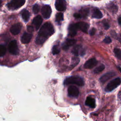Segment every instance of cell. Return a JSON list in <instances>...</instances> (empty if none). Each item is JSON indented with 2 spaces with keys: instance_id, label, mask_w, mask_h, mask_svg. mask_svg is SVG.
Masks as SVG:
<instances>
[{
  "instance_id": "obj_9",
  "label": "cell",
  "mask_w": 121,
  "mask_h": 121,
  "mask_svg": "<svg viewBox=\"0 0 121 121\" xmlns=\"http://www.w3.org/2000/svg\"><path fill=\"white\" fill-rule=\"evenodd\" d=\"M97 64V61L95 58H91L87 60L84 65V67L86 69H91L94 67Z\"/></svg>"
},
{
  "instance_id": "obj_13",
  "label": "cell",
  "mask_w": 121,
  "mask_h": 121,
  "mask_svg": "<svg viewBox=\"0 0 121 121\" xmlns=\"http://www.w3.org/2000/svg\"><path fill=\"white\" fill-rule=\"evenodd\" d=\"M76 43V40L75 39H67L65 43L62 44V49L64 50L67 51L69 49V47L73 45Z\"/></svg>"
},
{
  "instance_id": "obj_25",
  "label": "cell",
  "mask_w": 121,
  "mask_h": 121,
  "mask_svg": "<svg viewBox=\"0 0 121 121\" xmlns=\"http://www.w3.org/2000/svg\"><path fill=\"white\" fill-rule=\"evenodd\" d=\"M89 13V9H84L81 10V15L82 17H85L87 16Z\"/></svg>"
},
{
  "instance_id": "obj_20",
  "label": "cell",
  "mask_w": 121,
  "mask_h": 121,
  "mask_svg": "<svg viewBox=\"0 0 121 121\" xmlns=\"http://www.w3.org/2000/svg\"><path fill=\"white\" fill-rule=\"evenodd\" d=\"M108 9L111 12L113 13H116L118 11L117 6L113 3H111L108 5Z\"/></svg>"
},
{
  "instance_id": "obj_26",
  "label": "cell",
  "mask_w": 121,
  "mask_h": 121,
  "mask_svg": "<svg viewBox=\"0 0 121 121\" xmlns=\"http://www.w3.org/2000/svg\"><path fill=\"white\" fill-rule=\"evenodd\" d=\"M6 52V48L5 46L3 45H0V56L2 57L4 56Z\"/></svg>"
},
{
  "instance_id": "obj_5",
  "label": "cell",
  "mask_w": 121,
  "mask_h": 121,
  "mask_svg": "<svg viewBox=\"0 0 121 121\" xmlns=\"http://www.w3.org/2000/svg\"><path fill=\"white\" fill-rule=\"evenodd\" d=\"M8 49L10 53L13 55H17L18 53V49L16 40L11 41L9 44Z\"/></svg>"
},
{
  "instance_id": "obj_8",
  "label": "cell",
  "mask_w": 121,
  "mask_h": 121,
  "mask_svg": "<svg viewBox=\"0 0 121 121\" xmlns=\"http://www.w3.org/2000/svg\"><path fill=\"white\" fill-rule=\"evenodd\" d=\"M55 6L58 11H63L66 9V3L65 0H56Z\"/></svg>"
},
{
  "instance_id": "obj_19",
  "label": "cell",
  "mask_w": 121,
  "mask_h": 121,
  "mask_svg": "<svg viewBox=\"0 0 121 121\" xmlns=\"http://www.w3.org/2000/svg\"><path fill=\"white\" fill-rule=\"evenodd\" d=\"M22 17L25 22H27L30 17V13L27 10L25 9L22 13Z\"/></svg>"
},
{
  "instance_id": "obj_30",
  "label": "cell",
  "mask_w": 121,
  "mask_h": 121,
  "mask_svg": "<svg viewBox=\"0 0 121 121\" xmlns=\"http://www.w3.org/2000/svg\"><path fill=\"white\" fill-rule=\"evenodd\" d=\"M103 41L106 43H111L112 40L109 37H106L104 39Z\"/></svg>"
},
{
  "instance_id": "obj_34",
  "label": "cell",
  "mask_w": 121,
  "mask_h": 121,
  "mask_svg": "<svg viewBox=\"0 0 121 121\" xmlns=\"http://www.w3.org/2000/svg\"><path fill=\"white\" fill-rule=\"evenodd\" d=\"M104 27L105 29H106V30L108 29L109 28V27H110L109 24H108L107 23H106V22H105V23H104Z\"/></svg>"
},
{
  "instance_id": "obj_21",
  "label": "cell",
  "mask_w": 121,
  "mask_h": 121,
  "mask_svg": "<svg viewBox=\"0 0 121 121\" xmlns=\"http://www.w3.org/2000/svg\"><path fill=\"white\" fill-rule=\"evenodd\" d=\"M81 48V46L80 45H76L73 47L72 49L71 52L75 56H78L79 54V51L80 50Z\"/></svg>"
},
{
  "instance_id": "obj_12",
  "label": "cell",
  "mask_w": 121,
  "mask_h": 121,
  "mask_svg": "<svg viewBox=\"0 0 121 121\" xmlns=\"http://www.w3.org/2000/svg\"><path fill=\"white\" fill-rule=\"evenodd\" d=\"M116 75L115 72H109L108 73H105V74L103 75L100 78V81L102 83H104L106 82L107 80L114 77Z\"/></svg>"
},
{
  "instance_id": "obj_2",
  "label": "cell",
  "mask_w": 121,
  "mask_h": 121,
  "mask_svg": "<svg viewBox=\"0 0 121 121\" xmlns=\"http://www.w3.org/2000/svg\"><path fill=\"white\" fill-rule=\"evenodd\" d=\"M64 84L65 85H76L78 86H82L84 85V82L81 78L78 76H74L66 78L64 82Z\"/></svg>"
},
{
  "instance_id": "obj_3",
  "label": "cell",
  "mask_w": 121,
  "mask_h": 121,
  "mask_svg": "<svg viewBox=\"0 0 121 121\" xmlns=\"http://www.w3.org/2000/svg\"><path fill=\"white\" fill-rule=\"evenodd\" d=\"M121 83V79L120 78H117L112 80H111L106 86L105 88V91L106 92H111L118 86H119Z\"/></svg>"
},
{
  "instance_id": "obj_31",
  "label": "cell",
  "mask_w": 121,
  "mask_h": 121,
  "mask_svg": "<svg viewBox=\"0 0 121 121\" xmlns=\"http://www.w3.org/2000/svg\"><path fill=\"white\" fill-rule=\"evenodd\" d=\"M95 32H96V29H95V28H92L90 30L89 34H90V35L93 36V35H94L95 34Z\"/></svg>"
},
{
  "instance_id": "obj_14",
  "label": "cell",
  "mask_w": 121,
  "mask_h": 121,
  "mask_svg": "<svg viewBox=\"0 0 121 121\" xmlns=\"http://www.w3.org/2000/svg\"><path fill=\"white\" fill-rule=\"evenodd\" d=\"M43 22L42 17L40 15H38L35 17L33 20V24L34 25L36 30H38L40 27Z\"/></svg>"
},
{
  "instance_id": "obj_11",
  "label": "cell",
  "mask_w": 121,
  "mask_h": 121,
  "mask_svg": "<svg viewBox=\"0 0 121 121\" xmlns=\"http://www.w3.org/2000/svg\"><path fill=\"white\" fill-rule=\"evenodd\" d=\"M78 29V28L77 24H71L69 27V35L71 37L75 36Z\"/></svg>"
},
{
  "instance_id": "obj_37",
  "label": "cell",
  "mask_w": 121,
  "mask_h": 121,
  "mask_svg": "<svg viewBox=\"0 0 121 121\" xmlns=\"http://www.w3.org/2000/svg\"><path fill=\"white\" fill-rule=\"evenodd\" d=\"M118 68L119 70H120V72H121V67H118Z\"/></svg>"
},
{
  "instance_id": "obj_7",
  "label": "cell",
  "mask_w": 121,
  "mask_h": 121,
  "mask_svg": "<svg viewBox=\"0 0 121 121\" xmlns=\"http://www.w3.org/2000/svg\"><path fill=\"white\" fill-rule=\"evenodd\" d=\"M41 13L44 18H49L52 13V9L51 7L49 5L43 6L42 8Z\"/></svg>"
},
{
  "instance_id": "obj_1",
  "label": "cell",
  "mask_w": 121,
  "mask_h": 121,
  "mask_svg": "<svg viewBox=\"0 0 121 121\" xmlns=\"http://www.w3.org/2000/svg\"><path fill=\"white\" fill-rule=\"evenodd\" d=\"M54 28L50 23H45L40 28L36 37L35 43L38 44L43 43L46 40L54 33Z\"/></svg>"
},
{
  "instance_id": "obj_27",
  "label": "cell",
  "mask_w": 121,
  "mask_h": 121,
  "mask_svg": "<svg viewBox=\"0 0 121 121\" xmlns=\"http://www.w3.org/2000/svg\"><path fill=\"white\" fill-rule=\"evenodd\" d=\"M60 52V50L58 46L57 45L53 46V47L52 48V54L53 55L57 54L59 53Z\"/></svg>"
},
{
  "instance_id": "obj_4",
  "label": "cell",
  "mask_w": 121,
  "mask_h": 121,
  "mask_svg": "<svg viewBox=\"0 0 121 121\" xmlns=\"http://www.w3.org/2000/svg\"><path fill=\"white\" fill-rule=\"evenodd\" d=\"M26 0H11L7 5L9 9H17L22 7L25 3Z\"/></svg>"
},
{
  "instance_id": "obj_28",
  "label": "cell",
  "mask_w": 121,
  "mask_h": 121,
  "mask_svg": "<svg viewBox=\"0 0 121 121\" xmlns=\"http://www.w3.org/2000/svg\"><path fill=\"white\" fill-rule=\"evenodd\" d=\"M39 9H40V7H39V6L38 4H35L33 6V11L35 14L38 13L39 11Z\"/></svg>"
},
{
  "instance_id": "obj_29",
  "label": "cell",
  "mask_w": 121,
  "mask_h": 121,
  "mask_svg": "<svg viewBox=\"0 0 121 121\" xmlns=\"http://www.w3.org/2000/svg\"><path fill=\"white\" fill-rule=\"evenodd\" d=\"M79 61V59L77 57H73L72 60V64L74 66L76 65Z\"/></svg>"
},
{
  "instance_id": "obj_32",
  "label": "cell",
  "mask_w": 121,
  "mask_h": 121,
  "mask_svg": "<svg viewBox=\"0 0 121 121\" xmlns=\"http://www.w3.org/2000/svg\"><path fill=\"white\" fill-rule=\"evenodd\" d=\"M27 29L28 32H29L30 33H32L34 31L33 27L32 26H27Z\"/></svg>"
},
{
  "instance_id": "obj_36",
  "label": "cell",
  "mask_w": 121,
  "mask_h": 121,
  "mask_svg": "<svg viewBox=\"0 0 121 121\" xmlns=\"http://www.w3.org/2000/svg\"><path fill=\"white\" fill-rule=\"evenodd\" d=\"M118 97L120 99H121V91L118 93Z\"/></svg>"
},
{
  "instance_id": "obj_17",
  "label": "cell",
  "mask_w": 121,
  "mask_h": 121,
  "mask_svg": "<svg viewBox=\"0 0 121 121\" xmlns=\"http://www.w3.org/2000/svg\"><path fill=\"white\" fill-rule=\"evenodd\" d=\"M85 104L91 108H94L95 107V99L91 96H87L85 101Z\"/></svg>"
},
{
  "instance_id": "obj_24",
  "label": "cell",
  "mask_w": 121,
  "mask_h": 121,
  "mask_svg": "<svg viewBox=\"0 0 121 121\" xmlns=\"http://www.w3.org/2000/svg\"><path fill=\"white\" fill-rule=\"evenodd\" d=\"M63 20V14L61 13H58L56 16V21L60 22Z\"/></svg>"
},
{
  "instance_id": "obj_33",
  "label": "cell",
  "mask_w": 121,
  "mask_h": 121,
  "mask_svg": "<svg viewBox=\"0 0 121 121\" xmlns=\"http://www.w3.org/2000/svg\"><path fill=\"white\" fill-rule=\"evenodd\" d=\"M74 17L76 18H80L82 17V16L81 15L80 13H75L74 14Z\"/></svg>"
},
{
  "instance_id": "obj_38",
  "label": "cell",
  "mask_w": 121,
  "mask_h": 121,
  "mask_svg": "<svg viewBox=\"0 0 121 121\" xmlns=\"http://www.w3.org/2000/svg\"></svg>"
},
{
  "instance_id": "obj_22",
  "label": "cell",
  "mask_w": 121,
  "mask_h": 121,
  "mask_svg": "<svg viewBox=\"0 0 121 121\" xmlns=\"http://www.w3.org/2000/svg\"><path fill=\"white\" fill-rule=\"evenodd\" d=\"M105 68V66L104 65L102 64L100 66H99L98 67H96L94 70V72L95 73H98L101 72V71H102Z\"/></svg>"
},
{
  "instance_id": "obj_15",
  "label": "cell",
  "mask_w": 121,
  "mask_h": 121,
  "mask_svg": "<svg viewBox=\"0 0 121 121\" xmlns=\"http://www.w3.org/2000/svg\"><path fill=\"white\" fill-rule=\"evenodd\" d=\"M32 37V35L30 33L25 32L22 35L21 41L23 43H28L30 42Z\"/></svg>"
},
{
  "instance_id": "obj_10",
  "label": "cell",
  "mask_w": 121,
  "mask_h": 121,
  "mask_svg": "<svg viewBox=\"0 0 121 121\" xmlns=\"http://www.w3.org/2000/svg\"><path fill=\"white\" fill-rule=\"evenodd\" d=\"M22 25L20 23H16L13 25L10 29V32L14 35H16L18 34L21 29Z\"/></svg>"
},
{
  "instance_id": "obj_23",
  "label": "cell",
  "mask_w": 121,
  "mask_h": 121,
  "mask_svg": "<svg viewBox=\"0 0 121 121\" xmlns=\"http://www.w3.org/2000/svg\"><path fill=\"white\" fill-rule=\"evenodd\" d=\"M114 52L116 57L119 60H121V50L119 48H115Z\"/></svg>"
},
{
  "instance_id": "obj_18",
  "label": "cell",
  "mask_w": 121,
  "mask_h": 121,
  "mask_svg": "<svg viewBox=\"0 0 121 121\" xmlns=\"http://www.w3.org/2000/svg\"><path fill=\"white\" fill-rule=\"evenodd\" d=\"M92 16L93 17H94V18H101L103 17V14L99 9L97 8H95L93 10Z\"/></svg>"
},
{
  "instance_id": "obj_35",
  "label": "cell",
  "mask_w": 121,
  "mask_h": 121,
  "mask_svg": "<svg viewBox=\"0 0 121 121\" xmlns=\"http://www.w3.org/2000/svg\"><path fill=\"white\" fill-rule=\"evenodd\" d=\"M118 24L120 25H121V17H118Z\"/></svg>"
},
{
  "instance_id": "obj_16",
  "label": "cell",
  "mask_w": 121,
  "mask_h": 121,
  "mask_svg": "<svg viewBox=\"0 0 121 121\" xmlns=\"http://www.w3.org/2000/svg\"><path fill=\"white\" fill-rule=\"evenodd\" d=\"M77 24L78 29L85 33H87V31L89 27V26L87 23L84 22H81L77 23Z\"/></svg>"
},
{
  "instance_id": "obj_6",
  "label": "cell",
  "mask_w": 121,
  "mask_h": 121,
  "mask_svg": "<svg viewBox=\"0 0 121 121\" xmlns=\"http://www.w3.org/2000/svg\"><path fill=\"white\" fill-rule=\"evenodd\" d=\"M68 94L69 97H77L79 94L78 88L74 86H70L68 89Z\"/></svg>"
}]
</instances>
